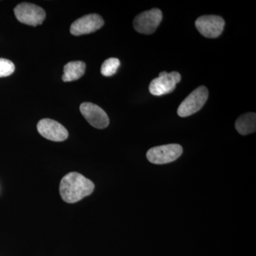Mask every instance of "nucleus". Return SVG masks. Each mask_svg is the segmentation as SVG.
<instances>
[{"label": "nucleus", "mask_w": 256, "mask_h": 256, "mask_svg": "<svg viewBox=\"0 0 256 256\" xmlns=\"http://www.w3.org/2000/svg\"><path fill=\"white\" fill-rule=\"evenodd\" d=\"M95 185L92 180L78 172H70L62 178L60 192L62 200L74 204L89 196L94 192Z\"/></svg>", "instance_id": "1"}, {"label": "nucleus", "mask_w": 256, "mask_h": 256, "mask_svg": "<svg viewBox=\"0 0 256 256\" xmlns=\"http://www.w3.org/2000/svg\"><path fill=\"white\" fill-rule=\"evenodd\" d=\"M208 90L205 86H200L192 92L178 106V114L182 118L188 117L201 110L208 100Z\"/></svg>", "instance_id": "2"}, {"label": "nucleus", "mask_w": 256, "mask_h": 256, "mask_svg": "<svg viewBox=\"0 0 256 256\" xmlns=\"http://www.w3.org/2000/svg\"><path fill=\"white\" fill-rule=\"evenodd\" d=\"M182 152V146L180 144H165L150 149L146 152V158L152 164H168L178 160Z\"/></svg>", "instance_id": "3"}, {"label": "nucleus", "mask_w": 256, "mask_h": 256, "mask_svg": "<svg viewBox=\"0 0 256 256\" xmlns=\"http://www.w3.org/2000/svg\"><path fill=\"white\" fill-rule=\"evenodd\" d=\"M14 12L18 22L30 26H36L42 24L46 18L44 10L32 3H21L14 8Z\"/></svg>", "instance_id": "4"}, {"label": "nucleus", "mask_w": 256, "mask_h": 256, "mask_svg": "<svg viewBox=\"0 0 256 256\" xmlns=\"http://www.w3.org/2000/svg\"><path fill=\"white\" fill-rule=\"evenodd\" d=\"M162 20V12L154 8L138 14L133 21V26L138 33L151 34L156 31Z\"/></svg>", "instance_id": "5"}, {"label": "nucleus", "mask_w": 256, "mask_h": 256, "mask_svg": "<svg viewBox=\"0 0 256 256\" xmlns=\"http://www.w3.org/2000/svg\"><path fill=\"white\" fill-rule=\"evenodd\" d=\"M181 80V75L176 72H162L150 84L149 90L153 96H161L174 92L176 84Z\"/></svg>", "instance_id": "6"}, {"label": "nucleus", "mask_w": 256, "mask_h": 256, "mask_svg": "<svg viewBox=\"0 0 256 256\" xmlns=\"http://www.w3.org/2000/svg\"><path fill=\"white\" fill-rule=\"evenodd\" d=\"M195 26L204 36L215 38L223 32L225 21L222 16L216 15H204L197 18Z\"/></svg>", "instance_id": "7"}, {"label": "nucleus", "mask_w": 256, "mask_h": 256, "mask_svg": "<svg viewBox=\"0 0 256 256\" xmlns=\"http://www.w3.org/2000/svg\"><path fill=\"white\" fill-rule=\"evenodd\" d=\"M37 130L42 137L54 142H63L68 137L66 128L52 119L41 120L37 124Z\"/></svg>", "instance_id": "8"}, {"label": "nucleus", "mask_w": 256, "mask_h": 256, "mask_svg": "<svg viewBox=\"0 0 256 256\" xmlns=\"http://www.w3.org/2000/svg\"><path fill=\"white\" fill-rule=\"evenodd\" d=\"M104 25V18L100 15L87 14L76 20L70 26V32L74 36L88 34L100 30Z\"/></svg>", "instance_id": "9"}, {"label": "nucleus", "mask_w": 256, "mask_h": 256, "mask_svg": "<svg viewBox=\"0 0 256 256\" xmlns=\"http://www.w3.org/2000/svg\"><path fill=\"white\" fill-rule=\"evenodd\" d=\"M80 112L88 124L98 129H104L108 126L109 118L105 111L92 102H84L80 106Z\"/></svg>", "instance_id": "10"}, {"label": "nucleus", "mask_w": 256, "mask_h": 256, "mask_svg": "<svg viewBox=\"0 0 256 256\" xmlns=\"http://www.w3.org/2000/svg\"><path fill=\"white\" fill-rule=\"evenodd\" d=\"M86 66L80 60L70 62L66 64L64 68V75L62 79L64 82H70L82 78L86 72Z\"/></svg>", "instance_id": "11"}, {"label": "nucleus", "mask_w": 256, "mask_h": 256, "mask_svg": "<svg viewBox=\"0 0 256 256\" xmlns=\"http://www.w3.org/2000/svg\"><path fill=\"white\" fill-rule=\"evenodd\" d=\"M236 129L239 134L246 136L256 130V114L254 112H248L242 114L236 121Z\"/></svg>", "instance_id": "12"}, {"label": "nucleus", "mask_w": 256, "mask_h": 256, "mask_svg": "<svg viewBox=\"0 0 256 256\" xmlns=\"http://www.w3.org/2000/svg\"><path fill=\"white\" fill-rule=\"evenodd\" d=\"M120 65L119 60L116 58H110L106 60L101 66V74L106 77L114 76L117 72L118 68Z\"/></svg>", "instance_id": "13"}, {"label": "nucleus", "mask_w": 256, "mask_h": 256, "mask_svg": "<svg viewBox=\"0 0 256 256\" xmlns=\"http://www.w3.org/2000/svg\"><path fill=\"white\" fill-rule=\"evenodd\" d=\"M14 64L8 60L0 58V78L8 77L14 73Z\"/></svg>", "instance_id": "14"}]
</instances>
